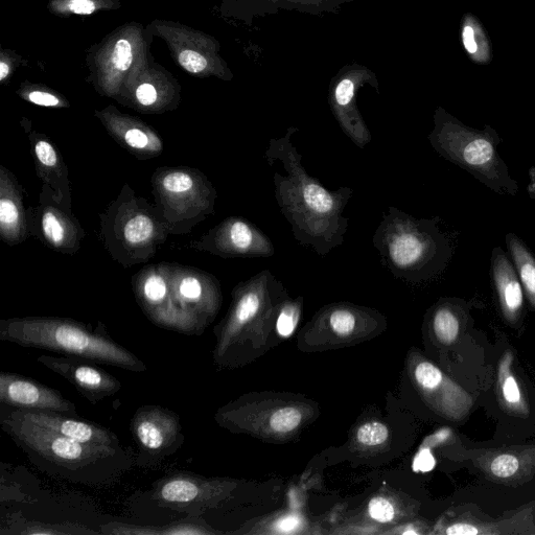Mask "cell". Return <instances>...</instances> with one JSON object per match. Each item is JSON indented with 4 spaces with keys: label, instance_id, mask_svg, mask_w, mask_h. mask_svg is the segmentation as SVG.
<instances>
[{
    "label": "cell",
    "instance_id": "cell-28",
    "mask_svg": "<svg viewBox=\"0 0 535 535\" xmlns=\"http://www.w3.org/2000/svg\"><path fill=\"white\" fill-rule=\"evenodd\" d=\"M8 530L2 534H18V535H88L99 534V531L88 528L87 526L71 523H45L38 521H29L26 519L15 518L12 521H8Z\"/></svg>",
    "mask_w": 535,
    "mask_h": 535
},
{
    "label": "cell",
    "instance_id": "cell-19",
    "mask_svg": "<svg viewBox=\"0 0 535 535\" xmlns=\"http://www.w3.org/2000/svg\"><path fill=\"white\" fill-rule=\"evenodd\" d=\"M0 405L25 411H54L79 417L77 407L60 391L29 377L0 372Z\"/></svg>",
    "mask_w": 535,
    "mask_h": 535
},
{
    "label": "cell",
    "instance_id": "cell-21",
    "mask_svg": "<svg viewBox=\"0 0 535 535\" xmlns=\"http://www.w3.org/2000/svg\"><path fill=\"white\" fill-rule=\"evenodd\" d=\"M97 115L114 141L136 158L151 159L164 151L161 137L145 123L111 108Z\"/></svg>",
    "mask_w": 535,
    "mask_h": 535
},
{
    "label": "cell",
    "instance_id": "cell-39",
    "mask_svg": "<svg viewBox=\"0 0 535 535\" xmlns=\"http://www.w3.org/2000/svg\"><path fill=\"white\" fill-rule=\"evenodd\" d=\"M25 97L30 103L41 107L59 108L65 106L60 98L48 91L32 90Z\"/></svg>",
    "mask_w": 535,
    "mask_h": 535
},
{
    "label": "cell",
    "instance_id": "cell-34",
    "mask_svg": "<svg viewBox=\"0 0 535 535\" xmlns=\"http://www.w3.org/2000/svg\"><path fill=\"white\" fill-rule=\"evenodd\" d=\"M100 532L111 535H159V526H139L113 522L103 525Z\"/></svg>",
    "mask_w": 535,
    "mask_h": 535
},
{
    "label": "cell",
    "instance_id": "cell-8",
    "mask_svg": "<svg viewBox=\"0 0 535 535\" xmlns=\"http://www.w3.org/2000/svg\"><path fill=\"white\" fill-rule=\"evenodd\" d=\"M100 219L106 250L125 268L149 262L171 235L156 204L137 196L129 184L124 185Z\"/></svg>",
    "mask_w": 535,
    "mask_h": 535
},
{
    "label": "cell",
    "instance_id": "cell-30",
    "mask_svg": "<svg viewBox=\"0 0 535 535\" xmlns=\"http://www.w3.org/2000/svg\"><path fill=\"white\" fill-rule=\"evenodd\" d=\"M391 432L381 421L369 420L355 428L352 444L356 452L372 454L381 452L389 444Z\"/></svg>",
    "mask_w": 535,
    "mask_h": 535
},
{
    "label": "cell",
    "instance_id": "cell-27",
    "mask_svg": "<svg viewBox=\"0 0 535 535\" xmlns=\"http://www.w3.org/2000/svg\"><path fill=\"white\" fill-rule=\"evenodd\" d=\"M310 528L312 527L309 519L297 513V511L288 510L284 511V513L272 515V517L265 519L263 522L244 527L235 533L291 535L312 533Z\"/></svg>",
    "mask_w": 535,
    "mask_h": 535
},
{
    "label": "cell",
    "instance_id": "cell-3",
    "mask_svg": "<svg viewBox=\"0 0 535 535\" xmlns=\"http://www.w3.org/2000/svg\"><path fill=\"white\" fill-rule=\"evenodd\" d=\"M288 297L284 284L269 270L237 285L226 316L214 330L216 367H244L282 343L276 335V320Z\"/></svg>",
    "mask_w": 535,
    "mask_h": 535
},
{
    "label": "cell",
    "instance_id": "cell-9",
    "mask_svg": "<svg viewBox=\"0 0 535 535\" xmlns=\"http://www.w3.org/2000/svg\"><path fill=\"white\" fill-rule=\"evenodd\" d=\"M155 204L171 235L190 234L207 217L215 215L217 190L201 171L192 168H160L152 176Z\"/></svg>",
    "mask_w": 535,
    "mask_h": 535
},
{
    "label": "cell",
    "instance_id": "cell-20",
    "mask_svg": "<svg viewBox=\"0 0 535 535\" xmlns=\"http://www.w3.org/2000/svg\"><path fill=\"white\" fill-rule=\"evenodd\" d=\"M13 410L19 416L25 418L26 421L78 441V443L89 446L123 449L118 435L103 426L80 421L79 417L54 411Z\"/></svg>",
    "mask_w": 535,
    "mask_h": 535
},
{
    "label": "cell",
    "instance_id": "cell-24",
    "mask_svg": "<svg viewBox=\"0 0 535 535\" xmlns=\"http://www.w3.org/2000/svg\"><path fill=\"white\" fill-rule=\"evenodd\" d=\"M490 275L503 314L511 321L519 319L525 305V292L513 262L501 247L493 250Z\"/></svg>",
    "mask_w": 535,
    "mask_h": 535
},
{
    "label": "cell",
    "instance_id": "cell-5",
    "mask_svg": "<svg viewBox=\"0 0 535 535\" xmlns=\"http://www.w3.org/2000/svg\"><path fill=\"white\" fill-rule=\"evenodd\" d=\"M440 221L416 219L393 206L383 214L372 243L394 277L418 284L446 270L455 247Z\"/></svg>",
    "mask_w": 535,
    "mask_h": 535
},
{
    "label": "cell",
    "instance_id": "cell-33",
    "mask_svg": "<svg viewBox=\"0 0 535 535\" xmlns=\"http://www.w3.org/2000/svg\"><path fill=\"white\" fill-rule=\"evenodd\" d=\"M367 513L371 520L383 525L397 523L402 518L399 505L381 495L369 501Z\"/></svg>",
    "mask_w": 535,
    "mask_h": 535
},
{
    "label": "cell",
    "instance_id": "cell-45",
    "mask_svg": "<svg viewBox=\"0 0 535 535\" xmlns=\"http://www.w3.org/2000/svg\"><path fill=\"white\" fill-rule=\"evenodd\" d=\"M9 73V65L5 61L0 62V81H5L8 78Z\"/></svg>",
    "mask_w": 535,
    "mask_h": 535
},
{
    "label": "cell",
    "instance_id": "cell-16",
    "mask_svg": "<svg viewBox=\"0 0 535 535\" xmlns=\"http://www.w3.org/2000/svg\"><path fill=\"white\" fill-rule=\"evenodd\" d=\"M31 236L49 248L66 255L76 254L86 237L72 207L60 203L49 188L42 184L39 202L28 209Z\"/></svg>",
    "mask_w": 535,
    "mask_h": 535
},
{
    "label": "cell",
    "instance_id": "cell-7",
    "mask_svg": "<svg viewBox=\"0 0 535 535\" xmlns=\"http://www.w3.org/2000/svg\"><path fill=\"white\" fill-rule=\"evenodd\" d=\"M428 138L441 157L473 175L486 188L501 196L517 197L519 194V182L510 176L498 151L502 138L491 126L473 129L438 108L434 114V129Z\"/></svg>",
    "mask_w": 535,
    "mask_h": 535
},
{
    "label": "cell",
    "instance_id": "cell-1",
    "mask_svg": "<svg viewBox=\"0 0 535 535\" xmlns=\"http://www.w3.org/2000/svg\"><path fill=\"white\" fill-rule=\"evenodd\" d=\"M297 132L296 127H290L283 137L271 138L264 157L269 166L284 171L273 174L274 193L295 240L301 246L312 248L319 257H327L344 242L350 220L343 212L354 190L343 186L330 191L309 175L292 142Z\"/></svg>",
    "mask_w": 535,
    "mask_h": 535
},
{
    "label": "cell",
    "instance_id": "cell-35",
    "mask_svg": "<svg viewBox=\"0 0 535 535\" xmlns=\"http://www.w3.org/2000/svg\"><path fill=\"white\" fill-rule=\"evenodd\" d=\"M133 61V50L131 43L126 39L116 42L111 55V63L116 72L125 73L128 71Z\"/></svg>",
    "mask_w": 535,
    "mask_h": 535
},
{
    "label": "cell",
    "instance_id": "cell-29",
    "mask_svg": "<svg viewBox=\"0 0 535 535\" xmlns=\"http://www.w3.org/2000/svg\"><path fill=\"white\" fill-rule=\"evenodd\" d=\"M431 328L436 339L443 344L453 343L460 332L459 308L452 300H440L431 311Z\"/></svg>",
    "mask_w": 535,
    "mask_h": 535
},
{
    "label": "cell",
    "instance_id": "cell-43",
    "mask_svg": "<svg viewBox=\"0 0 535 535\" xmlns=\"http://www.w3.org/2000/svg\"><path fill=\"white\" fill-rule=\"evenodd\" d=\"M446 533L449 535H475L479 533V530L469 524H455L449 527Z\"/></svg>",
    "mask_w": 535,
    "mask_h": 535
},
{
    "label": "cell",
    "instance_id": "cell-17",
    "mask_svg": "<svg viewBox=\"0 0 535 535\" xmlns=\"http://www.w3.org/2000/svg\"><path fill=\"white\" fill-rule=\"evenodd\" d=\"M191 246L223 259L271 258L275 254V247L265 232L240 217L223 220Z\"/></svg>",
    "mask_w": 535,
    "mask_h": 535
},
{
    "label": "cell",
    "instance_id": "cell-42",
    "mask_svg": "<svg viewBox=\"0 0 535 535\" xmlns=\"http://www.w3.org/2000/svg\"><path fill=\"white\" fill-rule=\"evenodd\" d=\"M462 39L464 48L467 49L470 54H474L477 52L478 46L475 40V33L470 26L464 27L462 32Z\"/></svg>",
    "mask_w": 535,
    "mask_h": 535
},
{
    "label": "cell",
    "instance_id": "cell-36",
    "mask_svg": "<svg viewBox=\"0 0 535 535\" xmlns=\"http://www.w3.org/2000/svg\"><path fill=\"white\" fill-rule=\"evenodd\" d=\"M520 468V462L513 455H501L492 463V472L496 477L508 478L514 476Z\"/></svg>",
    "mask_w": 535,
    "mask_h": 535
},
{
    "label": "cell",
    "instance_id": "cell-6",
    "mask_svg": "<svg viewBox=\"0 0 535 535\" xmlns=\"http://www.w3.org/2000/svg\"><path fill=\"white\" fill-rule=\"evenodd\" d=\"M319 415V405L304 394L265 391L241 395L219 408L214 418L232 434L284 445L296 440Z\"/></svg>",
    "mask_w": 535,
    "mask_h": 535
},
{
    "label": "cell",
    "instance_id": "cell-14",
    "mask_svg": "<svg viewBox=\"0 0 535 535\" xmlns=\"http://www.w3.org/2000/svg\"><path fill=\"white\" fill-rule=\"evenodd\" d=\"M365 85L375 88L380 95L377 75L368 67L354 63L340 69L331 80L329 89V104L337 123L360 149H364L372 139L357 104L358 93Z\"/></svg>",
    "mask_w": 535,
    "mask_h": 535
},
{
    "label": "cell",
    "instance_id": "cell-2",
    "mask_svg": "<svg viewBox=\"0 0 535 535\" xmlns=\"http://www.w3.org/2000/svg\"><path fill=\"white\" fill-rule=\"evenodd\" d=\"M0 426L40 471L86 486L118 481L135 460L123 449L89 446L32 424L12 408L0 407Z\"/></svg>",
    "mask_w": 535,
    "mask_h": 535
},
{
    "label": "cell",
    "instance_id": "cell-41",
    "mask_svg": "<svg viewBox=\"0 0 535 535\" xmlns=\"http://www.w3.org/2000/svg\"><path fill=\"white\" fill-rule=\"evenodd\" d=\"M67 8L78 15H90L97 9L95 3L91 2V0H71Z\"/></svg>",
    "mask_w": 535,
    "mask_h": 535
},
{
    "label": "cell",
    "instance_id": "cell-40",
    "mask_svg": "<svg viewBox=\"0 0 535 535\" xmlns=\"http://www.w3.org/2000/svg\"><path fill=\"white\" fill-rule=\"evenodd\" d=\"M504 399L509 404H519L521 402V391L514 377L509 376L503 384Z\"/></svg>",
    "mask_w": 535,
    "mask_h": 535
},
{
    "label": "cell",
    "instance_id": "cell-11",
    "mask_svg": "<svg viewBox=\"0 0 535 535\" xmlns=\"http://www.w3.org/2000/svg\"><path fill=\"white\" fill-rule=\"evenodd\" d=\"M246 487L245 481L234 478L174 471L154 482L145 497L149 504L169 513L201 517L209 511L240 502Z\"/></svg>",
    "mask_w": 535,
    "mask_h": 535
},
{
    "label": "cell",
    "instance_id": "cell-10",
    "mask_svg": "<svg viewBox=\"0 0 535 535\" xmlns=\"http://www.w3.org/2000/svg\"><path fill=\"white\" fill-rule=\"evenodd\" d=\"M386 317L376 309L340 301L322 307L297 334L298 350L323 353L361 344L383 334Z\"/></svg>",
    "mask_w": 535,
    "mask_h": 535
},
{
    "label": "cell",
    "instance_id": "cell-18",
    "mask_svg": "<svg viewBox=\"0 0 535 535\" xmlns=\"http://www.w3.org/2000/svg\"><path fill=\"white\" fill-rule=\"evenodd\" d=\"M37 362L71 383L92 405H97L122 389L121 381L96 362L62 355H42Z\"/></svg>",
    "mask_w": 535,
    "mask_h": 535
},
{
    "label": "cell",
    "instance_id": "cell-31",
    "mask_svg": "<svg viewBox=\"0 0 535 535\" xmlns=\"http://www.w3.org/2000/svg\"><path fill=\"white\" fill-rule=\"evenodd\" d=\"M304 307L305 299L302 296L288 297L284 301L276 320V335L279 341L283 342L295 335Z\"/></svg>",
    "mask_w": 535,
    "mask_h": 535
},
{
    "label": "cell",
    "instance_id": "cell-4",
    "mask_svg": "<svg viewBox=\"0 0 535 535\" xmlns=\"http://www.w3.org/2000/svg\"><path fill=\"white\" fill-rule=\"evenodd\" d=\"M0 340L132 372L147 370L142 359L111 338L102 322L92 328L90 324L62 317L3 319L0 320Z\"/></svg>",
    "mask_w": 535,
    "mask_h": 535
},
{
    "label": "cell",
    "instance_id": "cell-15",
    "mask_svg": "<svg viewBox=\"0 0 535 535\" xmlns=\"http://www.w3.org/2000/svg\"><path fill=\"white\" fill-rule=\"evenodd\" d=\"M132 286L137 304L158 328L195 336L175 304L169 263L146 266L132 277Z\"/></svg>",
    "mask_w": 535,
    "mask_h": 535
},
{
    "label": "cell",
    "instance_id": "cell-23",
    "mask_svg": "<svg viewBox=\"0 0 535 535\" xmlns=\"http://www.w3.org/2000/svg\"><path fill=\"white\" fill-rule=\"evenodd\" d=\"M31 237L28 209L23 192L14 175L0 167V238L9 246H16Z\"/></svg>",
    "mask_w": 535,
    "mask_h": 535
},
{
    "label": "cell",
    "instance_id": "cell-12",
    "mask_svg": "<svg viewBox=\"0 0 535 535\" xmlns=\"http://www.w3.org/2000/svg\"><path fill=\"white\" fill-rule=\"evenodd\" d=\"M130 431L137 446L135 464L141 468L155 467L175 454L185 441L180 416L157 405L139 407L132 417Z\"/></svg>",
    "mask_w": 535,
    "mask_h": 535
},
{
    "label": "cell",
    "instance_id": "cell-32",
    "mask_svg": "<svg viewBox=\"0 0 535 535\" xmlns=\"http://www.w3.org/2000/svg\"><path fill=\"white\" fill-rule=\"evenodd\" d=\"M223 532L209 526L200 517H184L167 525L159 526V535H212Z\"/></svg>",
    "mask_w": 535,
    "mask_h": 535
},
{
    "label": "cell",
    "instance_id": "cell-25",
    "mask_svg": "<svg viewBox=\"0 0 535 535\" xmlns=\"http://www.w3.org/2000/svg\"><path fill=\"white\" fill-rule=\"evenodd\" d=\"M353 0H240L241 16L249 25L253 18L274 15L279 11L322 16L327 13L338 14L342 6Z\"/></svg>",
    "mask_w": 535,
    "mask_h": 535
},
{
    "label": "cell",
    "instance_id": "cell-44",
    "mask_svg": "<svg viewBox=\"0 0 535 535\" xmlns=\"http://www.w3.org/2000/svg\"><path fill=\"white\" fill-rule=\"evenodd\" d=\"M530 183L528 185V195L531 199H535V167H531L528 172Z\"/></svg>",
    "mask_w": 535,
    "mask_h": 535
},
{
    "label": "cell",
    "instance_id": "cell-38",
    "mask_svg": "<svg viewBox=\"0 0 535 535\" xmlns=\"http://www.w3.org/2000/svg\"><path fill=\"white\" fill-rule=\"evenodd\" d=\"M179 63L191 74H201L208 67V61L199 53L184 51L179 56Z\"/></svg>",
    "mask_w": 535,
    "mask_h": 535
},
{
    "label": "cell",
    "instance_id": "cell-37",
    "mask_svg": "<svg viewBox=\"0 0 535 535\" xmlns=\"http://www.w3.org/2000/svg\"><path fill=\"white\" fill-rule=\"evenodd\" d=\"M135 101L142 108L153 110V108L160 104V97L158 90L151 83H143L139 85L135 92Z\"/></svg>",
    "mask_w": 535,
    "mask_h": 535
},
{
    "label": "cell",
    "instance_id": "cell-22",
    "mask_svg": "<svg viewBox=\"0 0 535 535\" xmlns=\"http://www.w3.org/2000/svg\"><path fill=\"white\" fill-rule=\"evenodd\" d=\"M31 143L36 173L42 184L49 186L55 198L67 207H72V190L65 161L45 134L26 128Z\"/></svg>",
    "mask_w": 535,
    "mask_h": 535
},
{
    "label": "cell",
    "instance_id": "cell-13",
    "mask_svg": "<svg viewBox=\"0 0 535 535\" xmlns=\"http://www.w3.org/2000/svg\"><path fill=\"white\" fill-rule=\"evenodd\" d=\"M172 294L180 312L200 336L218 316L222 290L218 279L205 271L170 264Z\"/></svg>",
    "mask_w": 535,
    "mask_h": 535
},
{
    "label": "cell",
    "instance_id": "cell-26",
    "mask_svg": "<svg viewBox=\"0 0 535 535\" xmlns=\"http://www.w3.org/2000/svg\"><path fill=\"white\" fill-rule=\"evenodd\" d=\"M507 253L519 275L524 292L535 309V254L526 243L515 234L505 238Z\"/></svg>",
    "mask_w": 535,
    "mask_h": 535
}]
</instances>
